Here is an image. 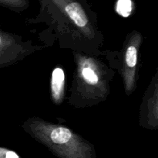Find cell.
Here are the masks:
<instances>
[{
    "mask_svg": "<svg viewBox=\"0 0 158 158\" xmlns=\"http://www.w3.org/2000/svg\"><path fill=\"white\" fill-rule=\"evenodd\" d=\"M38 13L26 20L28 25H43L39 33L45 47L88 54H101L104 36L97 13L88 0H37Z\"/></svg>",
    "mask_w": 158,
    "mask_h": 158,
    "instance_id": "1",
    "label": "cell"
},
{
    "mask_svg": "<svg viewBox=\"0 0 158 158\" xmlns=\"http://www.w3.org/2000/svg\"><path fill=\"white\" fill-rule=\"evenodd\" d=\"M74 68L73 81L66 98L75 108L95 106L108 99L116 71L101 54L72 52Z\"/></svg>",
    "mask_w": 158,
    "mask_h": 158,
    "instance_id": "2",
    "label": "cell"
},
{
    "mask_svg": "<svg viewBox=\"0 0 158 158\" xmlns=\"http://www.w3.org/2000/svg\"><path fill=\"white\" fill-rule=\"evenodd\" d=\"M22 129L59 158H97L89 141L63 124L33 116L23 122Z\"/></svg>",
    "mask_w": 158,
    "mask_h": 158,
    "instance_id": "3",
    "label": "cell"
},
{
    "mask_svg": "<svg viewBox=\"0 0 158 158\" xmlns=\"http://www.w3.org/2000/svg\"><path fill=\"white\" fill-rule=\"evenodd\" d=\"M142 43V33L134 29L127 34L120 50H103L102 52L110 66L121 77L125 94L127 96L132 94L137 86L139 57Z\"/></svg>",
    "mask_w": 158,
    "mask_h": 158,
    "instance_id": "4",
    "label": "cell"
},
{
    "mask_svg": "<svg viewBox=\"0 0 158 158\" xmlns=\"http://www.w3.org/2000/svg\"><path fill=\"white\" fill-rule=\"evenodd\" d=\"M43 48L23 36L0 29V68L15 64Z\"/></svg>",
    "mask_w": 158,
    "mask_h": 158,
    "instance_id": "5",
    "label": "cell"
},
{
    "mask_svg": "<svg viewBox=\"0 0 158 158\" xmlns=\"http://www.w3.org/2000/svg\"><path fill=\"white\" fill-rule=\"evenodd\" d=\"M139 124L143 129L158 128V73H154L142 99L139 111Z\"/></svg>",
    "mask_w": 158,
    "mask_h": 158,
    "instance_id": "6",
    "label": "cell"
},
{
    "mask_svg": "<svg viewBox=\"0 0 158 158\" xmlns=\"http://www.w3.org/2000/svg\"><path fill=\"white\" fill-rule=\"evenodd\" d=\"M66 97L64 70L57 66L52 70L50 78V98L56 105H60Z\"/></svg>",
    "mask_w": 158,
    "mask_h": 158,
    "instance_id": "7",
    "label": "cell"
},
{
    "mask_svg": "<svg viewBox=\"0 0 158 158\" xmlns=\"http://www.w3.org/2000/svg\"><path fill=\"white\" fill-rule=\"evenodd\" d=\"M0 6L16 13H21L29 7V0H0Z\"/></svg>",
    "mask_w": 158,
    "mask_h": 158,
    "instance_id": "8",
    "label": "cell"
},
{
    "mask_svg": "<svg viewBox=\"0 0 158 158\" xmlns=\"http://www.w3.org/2000/svg\"><path fill=\"white\" fill-rule=\"evenodd\" d=\"M0 158H20L15 152L0 147Z\"/></svg>",
    "mask_w": 158,
    "mask_h": 158,
    "instance_id": "9",
    "label": "cell"
}]
</instances>
